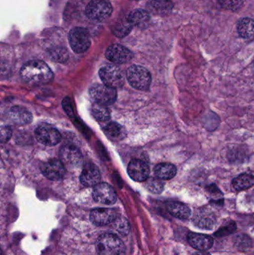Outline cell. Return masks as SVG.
Returning a JSON list of instances; mask_svg holds the SVG:
<instances>
[{
    "label": "cell",
    "instance_id": "6da1fadb",
    "mask_svg": "<svg viewBox=\"0 0 254 255\" xmlns=\"http://www.w3.org/2000/svg\"><path fill=\"white\" fill-rule=\"evenodd\" d=\"M22 80L31 85L49 83L53 79V73L49 66L42 61L34 60L25 63L20 70Z\"/></svg>",
    "mask_w": 254,
    "mask_h": 255
},
{
    "label": "cell",
    "instance_id": "7a4b0ae2",
    "mask_svg": "<svg viewBox=\"0 0 254 255\" xmlns=\"http://www.w3.org/2000/svg\"><path fill=\"white\" fill-rule=\"evenodd\" d=\"M98 255H125V247L119 237L113 234H103L97 240Z\"/></svg>",
    "mask_w": 254,
    "mask_h": 255
},
{
    "label": "cell",
    "instance_id": "3957f363",
    "mask_svg": "<svg viewBox=\"0 0 254 255\" xmlns=\"http://www.w3.org/2000/svg\"><path fill=\"white\" fill-rule=\"evenodd\" d=\"M126 77L130 85L139 91H146L150 87L152 76L145 67L132 65L127 70Z\"/></svg>",
    "mask_w": 254,
    "mask_h": 255
},
{
    "label": "cell",
    "instance_id": "277c9868",
    "mask_svg": "<svg viewBox=\"0 0 254 255\" xmlns=\"http://www.w3.org/2000/svg\"><path fill=\"white\" fill-rule=\"evenodd\" d=\"M68 39L72 49L76 53H83L90 46L91 40L89 31L82 27L73 28L69 33Z\"/></svg>",
    "mask_w": 254,
    "mask_h": 255
},
{
    "label": "cell",
    "instance_id": "5b68a950",
    "mask_svg": "<svg viewBox=\"0 0 254 255\" xmlns=\"http://www.w3.org/2000/svg\"><path fill=\"white\" fill-rule=\"evenodd\" d=\"M113 12L111 4L107 0H92L86 6L85 13L89 19L101 22L108 18Z\"/></svg>",
    "mask_w": 254,
    "mask_h": 255
},
{
    "label": "cell",
    "instance_id": "8992f818",
    "mask_svg": "<svg viewBox=\"0 0 254 255\" xmlns=\"http://www.w3.org/2000/svg\"><path fill=\"white\" fill-rule=\"evenodd\" d=\"M91 98L97 104L107 106L113 104L117 98L116 88L105 85H96L89 89Z\"/></svg>",
    "mask_w": 254,
    "mask_h": 255
},
{
    "label": "cell",
    "instance_id": "52a82bcc",
    "mask_svg": "<svg viewBox=\"0 0 254 255\" xmlns=\"http://www.w3.org/2000/svg\"><path fill=\"white\" fill-rule=\"evenodd\" d=\"M99 77L104 85L113 88H121L125 82L123 72L115 65H105L101 67Z\"/></svg>",
    "mask_w": 254,
    "mask_h": 255
},
{
    "label": "cell",
    "instance_id": "ba28073f",
    "mask_svg": "<svg viewBox=\"0 0 254 255\" xmlns=\"http://www.w3.org/2000/svg\"><path fill=\"white\" fill-rule=\"evenodd\" d=\"M60 157L65 167L70 169L79 167L83 161L80 150L73 145H65L61 147Z\"/></svg>",
    "mask_w": 254,
    "mask_h": 255
},
{
    "label": "cell",
    "instance_id": "9c48e42d",
    "mask_svg": "<svg viewBox=\"0 0 254 255\" xmlns=\"http://www.w3.org/2000/svg\"><path fill=\"white\" fill-rule=\"evenodd\" d=\"M35 136L39 142L48 146L57 145L61 139L60 132L48 124L39 126L35 130Z\"/></svg>",
    "mask_w": 254,
    "mask_h": 255
},
{
    "label": "cell",
    "instance_id": "30bf717a",
    "mask_svg": "<svg viewBox=\"0 0 254 255\" xmlns=\"http://www.w3.org/2000/svg\"><path fill=\"white\" fill-rule=\"evenodd\" d=\"M92 197L95 202L104 205H113L117 199L114 189L107 183H99L95 186Z\"/></svg>",
    "mask_w": 254,
    "mask_h": 255
},
{
    "label": "cell",
    "instance_id": "8fae6325",
    "mask_svg": "<svg viewBox=\"0 0 254 255\" xmlns=\"http://www.w3.org/2000/svg\"><path fill=\"white\" fill-rule=\"evenodd\" d=\"M105 56L109 61L114 64H122L131 61L134 55L128 48L122 45L113 44L107 48Z\"/></svg>",
    "mask_w": 254,
    "mask_h": 255
},
{
    "label": "cell",
    "instance_id": "7c38bea8",
    "mask_svg": "<svg viewBox=\"0 0 254 255\" xmlns=\"http://www.w3.org/2000/svg\"><path fill=\"white\" fill-rule=\"evenodd\" d=\"M42 173L48 179L58 181L64 177L66 167L61 160L52 159L41 165Z\"/></svg>",
    "mask_w": 254,
    "mask_h": 255
},
{
    "label": "cell",
    "instance_id": "4fadbf2b",
    "mask_svg": "<svg viewBox=\"0 0 254 255\" xmlns=\"http://www.w3.org/2000/svg\"><path fill=\"white\" fill-rule=\"evenodd\" d=\"M117 217L116 211L109 208H97L92 210L89 214L91 222L95 226H98L111 224Z\"/></svg>",
    "mask_w": 254,
    "mask_h": 255
},
{
    "label": "cell",
    "instance_id": "5bb4252c",
    "mask_svg": "<svg viewBox=\"0 0 254 255\" xmlns=\"http://www.w3.org/2000/svg\"><path fill=\"white\" fill-rule=\"evenodd\" d=\"M128 173L134 181L141 182L149 178L150 170L149 166L143 160H133L128 164Z\"/></svg>",
    "mask_w": 254,
    "mask_h": 255
},
{
    "label": "cell",
    "instance_id": "9a60e30c",
    "mask_svg": "<svg viewBox=\"0 0 254 255\" xmlns=\"http://www.w3.org/2000/svg\"><path fill=\"white\" fill-rule=\"evenodd\" d=\"M192 223L198 229L212 230L216 225V218L213 213L201 209L194 215Z\"/></svg>",
    "mask_w": 254,
    "mask_h": 255
},
{
    "label": "cell",
    "instance_id": "2e32d148",
    "mask_svg": "<svg viewBox=\"0 0 254 255\" xmlns=\"http://www.w3.org/2000/svg\"><path fill=\"white\" fill-rule=\"evenodd\" d=\"M80 181L86 187H95L101 181V173L98 167L92 163L85 165L81 174Z\"/></svg>",
    "mask_w": 254,
    "mask_h": 255
},
{
    "label": "cell",
    "instance_id": "e0dca14e",
    "mask_svg": "<svg viewBox=\"0 0 254 255\" xmlns=\"http://www.w3.org/2000/svg\"><path fill=\"white\" fill-rule=\"evenodd\" d=\"M188 242L191 247L199 251H207L210 250L213 246L214 240L212 237L207 235L198 233L188 234Z\"/></svg>",
    "mask_w": 254,
    "mask_h": 255
},
{
    "label": "cell",
    "instance_id": "ac0fdd59",
    "mask_svg": "<svg viewBox=\"0 0 254 255\" xmlns=\"http://www.w3.org/2000/svg\"><path fill=\"white\" fill-rule=\"evenodd\" d=\"M8 118L16 125L23 126L32 121V115L26 109L19 106H15L8 112Z\"/></svg>",
    "mask_w": 254,
    "mask_h": 255
},
{
    "label": "cell",
    "instance_id": "d6986e66",
    "mask_svg": "<svg viewBox=\"0 0 254 255\" xmlns=\"http://www.w3.org/2000/svg\"><path fill=\"white\" fill-rule=\"evenodd\" d=\"M147 8L152 14L165 16L171 13L173 4L170 0H151Z\"/></svg>",
    "mask_w": 254,
    "mask_h": 255
},
{
    "label": "cell",
    "instance_id": "ffe728a7",
    "mask_svg": "<svg viewBox=\"0 0 254 255\" xmlns=\"http://www.w3.org/2000/svg\"><path fill=\"white\" fill-rule=\"evenodd\" d=\"M128 19L132 26L145 28L149 25L151 18L149 12L143 9H136L130 13Z\"/></svg>",
    "mask_w": 254,
    "mask_h": 255
},
{
    "label": "cell",
    "instance_id": "44dd1931",
    "mask_svg": "<svg viewBox=\"0 0 254 255\" xmlns=\"http://www.w3.org/2000/svg\"><path fill=\"white\" fill-rule=\"evenodd\" d=\"M169 213L179 220H188L192 215L190 208L181 202H171L167 205Z\"/></svg>",
    "mask_w": 254,
    "mask_h": 255
},
{
    "label": "cell",
    "instance_id": "7402d4cb",
    "mask_svg": "<svg viewBox=\"0 0 254 255\" xmlns=\"http://www.w3.org/2000/svg\"><path fill=\"white\" fill-rule=\"evenodd\" d=\"M176 173L177 168L171 163H160L155 168V175L161 180L171 179L175 176Z\"/></svg>",
    "mask_w": 254,
    "mask_h": 255
},
{
    "label": "cell",
    "instance_id": "603a6c76",
    "mask_svg": "<svg viewBox=\"0 0 254 255\" xmlns=\"http://www.w3.org/2000/svg\"><path fill=\"white\" fill-rule=\"evenodd\" d=\"M239 34L246 40L254 39V20L251 18L241 19L237 26Z\"/></svg>",
    "mask_w": 254,
    "mask_h": 255
},
{
    "label": "cell",
    "instance_id": "cb8c5ba5",
    "mask_svg": "<svg viewBox=\"0 0 254 255\" xmlns=\"http://www.w3.org/2000/svg\"><path fill=\"white\" fill-rule=\"evenodd\" d=\"M254 185V176L249 173H243L233 180V187L236 190L242 191Z\"/></svg>",
    "mask_w": 254,
    "mask_h": 255
},
{
    "label": "cell",
    "instance_id": "d4e9b609",
    "mask_svg": "<svg viewBox=\"0 0 254 255\" xmlns=\"http://www.w3.org/2000/svg\"><path fill=\"white\" fill-rule=\"evenodd\" d=\"M107 136L112 139H122L125 136V130L122 126L116 123L107 124L104 129Z\"/></svg>",
    "mask_w": 254,
    "mask_h": 255
},
{
    "label": "cell",
    "instance_id": "484cf974",
    "mask_svg": "<svg viewBox=\"0 0 254 255\" xmlns=\"http://www.w3.org/2000/svg\"><path fill=\"white\" fill-rule=\"evenodd\" d=\"M92 116L99 122H105L110 119V114L108 109L102 105L95 103L91 109Z\"/></svg>",
    "mask_w": 254,
    "mask_h": 255
},
{
    "label": "cell",
    "instance_id": "4316f807",
    "mask_svg": "<svg viewBox=\"0 0 254 255\" xmlns=\"http://www.w3.org/2000/svg\"><path fill=\"white\" fill-rule=\"evenodd\" d=\"M146 186L149 191L156 194L162 193L164 190V183L160 178H148L146 180Z\"/></svg>",
    "mask_w": 254,
    "mask_h": 255
},
{
    "label": "cell",
    "instance_id": "83f0119b",
    "mask_svg": "<svg viewBox=\"0 0 254 255\" xmlns=\"http://www.w3.org/2000/svg\"><path fill=\"white\" fill-rule=\"evenodd\" d=\"M113 223L115 229L119 235L125 236L129 233L130 224L126 219L122 217H118Z\"/></svg>",
    "mask_w": 254,
    "mask_h": 255
},
{
    "label": "cell",
    "instance_id": "f1b7e54d",
    "mask_svg": "<svg viewBox=\"0 0 254 255\" xmlns=\"http://www.w3.org/2000/svg\"><path fill=\"white\" fill-rule=\"evenodd\" d=\"M237 230V224L234 222L231 221L227 223L225 226H222L219 228L216 233L214 234L215 236L217 238H222V237L228 236L234 233Z\"/></svg>",
    "mask_w": 254,
    "mask_h": 255
},
{
    "label": "cell",
    "instance_id": "f546056e",
    "mask_svg": "<svg viewBox=\"0 0 254 255\" xmlns=\"http://www.w3.org/2000/svg\"><path fill=\"white\" fill-rule=\"evenodd\" d=\"M219 4L228 10H237L241 7L242 0H219Z\"/></svg>",
    "mask_w": 254,
    "mask_h": 255
},
{
    "label": "cell",
    "instance_id": "4dcf8cb0",
    "mask_svg": "<svg viewBox=\"0 0 254 255\" xmlns=\"http://www.w3.org/2000/svg\"><path fill=\"white\" fill-rule=\"evenodd\" d=\"M12 130L8 127H1V142H6L11 137Z\"/></svg>",
    "mask_w": 254,
    "mask_h": 255
},
{
    "label": "cell",
    "instance_id": "1f68e13d",
    "mask_svg": "<svg viewBox=\"0 0 254 255\" xmlns=\"http://www.w3.org/2000/svg\"><path fill=\"white\" fill-rule=\"evenodd\" d=\"M207 191L208 193L211 195L212 198H213V200H214L215 198H220V199H222V192L217 188L216 185L214 184H212V185L209 186L207 188Z\"/></svg>",
    "mask_w": 254,
    "mask_h": 255
},
{
    "label": "cell",
    "instance_id": "d6a6232c",
    "mask_svg": "<svg viewBox=\"0 0 254 255\" xmlns=\"http://www.w3.org/2000/svg\"><path fill=\"white\" fill-rule=\"evenodd\" d=\"M192 255H211L210 253H207V251H198L196 253H193Z\"/></svg>",
    "mask_w": 254,
    "mask_h": 255
},
{
    "label": "cell",
    "instance_id": "836d02e7",
    "mask_svg": "<svg viewBox=\"0 0 254 255\" xmlns=\"http://www.w3.org/2000/svg\"><path fill=\"white\" fill-rule=\"evenodd\" d=\"M253 67H254V61H253Z\"/></svg>",
    "mask_w": 254,
    "mask_h": 255
}]
</instances>
